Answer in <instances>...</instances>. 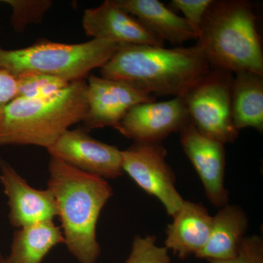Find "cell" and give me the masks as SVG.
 <instances>
[{
	"label": "cell",
	"instance_id": "2",
	"mask_svg": "<svg viewBox=\"0 0 263 263\" xmlns=\"http://www.w3.org/2000/svg\"><path fill=\"white\" fill-rule=\"evenodd\" d=\"M48 188L56 199L65 243L80 263H95L100 249L97 224L113 195L106 179L51 157Z\"/></svg>",
	"mask_w": 263,
	"mask_h": 263
},
{
	"label": "cell",
	"instance_id": "9",
	"mask_svg": "<svg viewBox=\"0 0 263 263\" xmlns=\"http://www.w3.org/2000/svg\"><path fill=\"white\" fill-rule=\"evenodd\" d=\"M47 150L51 157L105 179L124 173L122 151L95 139L83 128L66 131Z\"/></svg>",
	"mask_w": 263,
	"mask_h": 263
},
{
	"label": "cell",
	"instance_id": "24",
	"mask_svg": "<svg viewBox=\"0 0 263 263\" xmlns=\"http://www.w3.org/2000/svg\"><path fill=\"white\" fill-rule=\"evenodd\" d=\"M18 95L16 79L6 71L0 70V119L5 107Z\"/></svg>",
	"mask_w": 263,
	"mask_h": 263
},
{
	"label": "cell",
	"instance_id": "22",
	"mask_svg": "<svg viewBox=\"0 0 263 263\" xmlns=\"http://www.w3.org/2000/svg\"><path fill=\"white\" fill-rule=\"evenodd\" d=\"M213 0H173L171 6L184 15L185 20L198 38L202 19Z\"/></svg>",
	"mask_w": 263,
	"mask_h": 263
},
{
	"label": "cell",
	"instance_id": "19",
	"mask_svg": "<svg viewBox=\"0 0 263 263\" xmlns=\"http://www.w3.org/2000/svg\"><path fill=\"white\" fill-rule=\"evenodd\" d=\"M20 98L34 99L51 96L65 89L70 82L53 76L25 74L15 77Z\"/></svg>",
	"mask_w": 263,
	"mask_h": 263
},
{
	"label": "cell",
	"instance_id": "3",
	"mask_svg": "<svg viewBox=\"0 0 263 263\" xmlns=\"http://www.w3.org/2000/svg\"><path fill=\"white\" fill-rule=\"evenodd\" d=\"M88 109L87 82L74 81L51 96L16 97L0 119V146H37L46 149L84 120Z\"/></svg>",
	"mask_w": 263,
	"mask_h": 263
},
{
	"label": "cell",
	"instance_id": "8",
	"mask_svg": "<svg viewBox=\"0 0 263 263\" xmlns=\"http://www.w3.org/2000/svg\"><path fill=\"white\" fill-rule=\"evenodd\" d=\"M86 82L88 109L82 128L88 133L108 127L117 130L133 107L156 101L155 97L142 92L125 81L91 75Z\"/></svg>",
	"mask_w": 263,
	"mask_h": 263
},
{
	"label": "cell",
	"instance_id": "5",
	"mask_svg": "<svg viewBox=\"0 0 263 263\" xmlns=\"http://www.w3.org/2000/svg\"><path fill=\"white\" fill-rule=\"evenodd\" d=\"M120 46L98 39L75 44L42 41L18 49H6L0 45V70L14 77L41 74L70 83L86 80L90 72L105 65Z\"/></svg>",
	"mask_w": 263,
	"mask_h": 263
},
{
	"label": "cell",
	"instance_id": "10",
	"mask_svg": "<svg viewBox=\"0 0 263 263\" xmlns=\"http://www.w3.org/2000/svg\"><path fill=\"white\" fill-rule=\"evenodd\" d=\"M190 122L182 98L138 104L126 114L117 130L138 143L161 142Z\"/></svg>",
	"mask_w": 263,
	"mask_h": 263
},
{
	"label": "cell",
	"instance_id": "12",
	"mask_svg": "<svg viewBox=\"0 0 263 263\" xmlns=\"http://www.w3.org/2000/svg\"><path fill=\"white\" fill-rule=\"evenodd\" d=\"M0 181L8 197L10 224L21 228L53 221L58 216L54 195L50 189L36 190L29 186L14 167L0 159Z\"/></svg>",
	"mask_w": 263,
	"mask_h": 263
},
{
	"label": "cell",
	"instance_id": "23",
	"mask_svg": "<svg viewBox=\"0 0 263 263\" xmlns=\"http://www.w3.org/2000/svg\"><path fill=\"white\" fill-rule=\"evenodd\" d=\"M211 263H263V240L257 235L245 236L236 256L226 260H210Z\"/></svg>",
	"mask_w": 263,
	"mask_h": 263
},
{
	"label": "cell",
	"instance_id": "18",
	"mask_svg": "<svg viewBox=\"0 0 263 263\" xmlns=\"http://www.w3.org/2000/svg\"><path fill=\"white\" fill-rule=\"evenodd\" d=\"M65 243L63 233L53 221L15 232L8 263H41L53 247Z\"/></svg>",
	"mask_w": 263,
	"mask_h": 263
},
{
	"label": "cell",
	"instance_id": "14",
	"mask_svg": "<svg viewBox=\"0 0 263 263\" xmlns=\"http://www.w3.org/2000/svg\"><path fill=\"white\" fill-rule=\"evenodd\" d=\"M166 229L164 247L180 259L196 255L206 245L213 216L203 205L184 200Z\"/></svg>",
	"mask_w": 263,
	"mask_h": 263
},
{
	"label": "cell",
	"instance_id": "7",
	"mask_svg": "<svg viewBox=\"0 0 263 263\" xmlns=\"http://www.w3.org/2000/svg\"><path fill=\"white\" fill-rule=\"evenodd\" d=\"M122 168L146 193L159 199L169 216H174L184 200L175 186L174 171L166 160L161 142L138 143L122 151Z\"/></svg>",
	"mask_w": 263,
	"mask_h": 263
},
{
	"label": "cell",
	"instance_id": "1",
	"mask_svg": "<svg viewBox=\"0 0 263 263\" xmlns=\"http://www.w3.org/2000/svg\"><path fill=\"white\" fill-rule=\"evenodd\" d=\"M213 68L197 44L173 48L121 44L100 73L105 79L125 81L152 96L183 98Z\"/></svg>",
	"mask_w": 263,
	"mask_h": 263
},
{
	"label": "cell",
	"instance_id": "20",
	"mask_svg": "<svg viewBox=\"0 0 263 263\" xmlns=\"http://www.w3.org/2000/svg\"><path fill=\"white\" fill-rule=\"evenodd\" d=\"M12 10V27L15 32H22L31 24H37L51 8L49 0H5Z\"/></svg>",
	"mask_w": 263,
	"mask_h": 263
},
{
	"label": "cell",
	"instance_id": "4",
	"mask_svg": "<svg viewBox=\"0 0 263 263\" xmlns=\"http://www.w3.org/2000/svg\"><path fill=\"white\" fill-rule=\"evenodd\" d=\"M253 5L246 0L212 1L197 45L213 67L263 76V51Z\"/></svg>",
	"mask_w": 263,
	"mask_h": 263
},
{
	"label": "cell",
	"instance_id": "13",
	"mask_svg": "<svg viewBox=\"0 0 263 263\" xmlns=\"http://www.w3.org/2000/svg\"><path fill=\"white\" fill-rule=\"evenodd\" d=\"M82 26L86 35L93 39L120 44L164 46L163 41L123 10L116 0H105L100 6L85 10Z\"/></svg>",
	"mask_w": 263,
	"mask_h": 263
},
{
	"label": "cell",
	"instance_id": "6",
	"mask_svg": "<svg viewBox=\"0 0 263 263\" xmlns=\"http://www.w3.org/2000/svg\"><path fill=\"white\" fill-rule=\"evenodd\" d=\"M231 72L213 68L182 99L190 121L202 134L221 143H234L239 131L233 123Z\"/></svg>",
	"mask_w": 263,
	"mask_h": 263
},
{
	"label": "cell",
	"instance_id": "11",
	"mask_svg": "<svg viewBox=\"0 0 263 263\" xmlns=\"http://www.w3.org/2000/svg\"><path fill=\"white\" fill-rule=\"evenodd\" d=\"M180 136L183 152L201 180L209 201L218 208L228 204L224 143L202 134L191 121L180 131Z\"/></svg>",
	"mask_w": 263,
	"mask_h": 263
},
{
	"label": "cell",
	"instance_id": "15",
	"mask_svg": "<svg viewBox=\"0 0 263 263\" xmlns=\"http://www.w3.org/2000/svg\"><path fill=\"white\" fill-rule=\"evenodd\" d=\"M118 5L136 18L161 41L182 44L197 40L196 34L183 17L158 0H116Z\"/></svg>",
	"mask_w": 263,
	"mask_h": 263
},
{
	"label": "cell",
	"instance_id": "16",
	"mask_svg": "<svg viewBox=\"0 0 263 263\" xmlns=\"http://www.w3.org/2000/svg\"><path fill=\"white\" fill-rule=\"evenodd\" d=\"M249 220L245 211L236 205L219 208L213 216L212 230L205 247L195 255L208 260H226L233 258L245 238Z\"/></svg>",
	"mask_w": 263,
	"mask_h": 263
},
{
	"label": "cell",
	"instance_id": "17",
	"mask_svg": "<svg viewBox=\"0 0 263 263\" xmlns=\"http://www.w3.org/2000/svg\"><path fill=\"white\" fill-rule=\"evenodd\" d=\"M231 86L233 123L237 130L263 131V78L251 72L235 73Z\"/></svg>",
	"mask_w": 263,
	"mask_h": 263
},
{
	"label": "cell",
	"instance_id": "25",
	"mask_svg": "<svg viewBox=\"0 0 263 263\" xmlns=\"http://www.w3.org/2000/svg\"><path fill=\"white\" fill-rule=\"evenodd\" d=\"M0 263H8V261H7V258L3 257V254H0Z\"/></svg>",
	"mask_w": 263,
	"mask_h": 263
},
{
	"label": "cell",
	"instance_id": "21",
	"mask_svg": "<svg viewBox=\"0 0 263 263\" xmlns=\"http://www.w3.org/2000/svg\"><path fill=\"white\" fill-rule=\"evenodd\" d=\"M126 263H171L168 250L157 245L155 235H136Z\"/></svg>",
	"mask_w": 263,
	"mask_h": 263
}]
</instances>
